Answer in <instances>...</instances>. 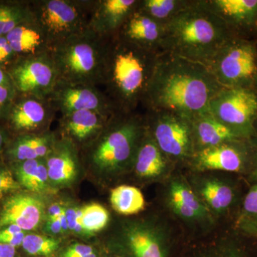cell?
Masks as SVG:
<instances>
[{
  "instance_id": "obj_29",
  "label": "cell",
  "mask_w": 257,
  "mask_h": 257,
  "mask_svg": "<svg viewBox=\"0 0 257 257\" xmlns=\"http://www.w3.org/2000/svg\"><path fill=\"white\" fill-rule=\"evenodd\" d=\"M190 2L187 0H140L136 8L155 21L165 25L185 9Z\"/></svg>"
},
{
  "instance_id": "obj_21",
  "label": "cell",
  "mask_w": 257,
  "mask_h": 257,
  "mask_svg": "<svg viewBox=\"0 0 257 257\" xmlns=\"http://www.w3.org/2000/svg\"><path fill=\"white\" fill-rule=\"evenodd\" d=\"M138 3L137 0L95 1L89 28L101 36H112L119 32Z\"/></svg>"
},
{
  "instance_id": "obj_12",
  "label": "cell",
  "mask_w": 257,
  "mask_h": 257,
  "mask_svg": "<svg viewBox=\"0 0 257 257\" xmlns=\"http://www.w3.org/2000/svg\"><path fill=\"white\" fill-rule=\"evenodd\" d=\"M189 162L199 172L220 171L248 176L253 167L252 145L250 140H231L195 152Z\"/></svg>"
},
{
  "instance_id": "obj_45",
  "label": "cell",
  "mask_w": 257,
  "mask_h": 257,
  "mask_svg": "<svg viewBox=\"0 0 257 257\" xmlns=\"http://www.w3.org/2000/svg\"><path fill=\"white\" fill-rule=\"evenodd\" d=\"M17 248L5 243H0V257H16Z\"/></svg>"
},
{
  "instance_id": "obj_5",
  "label": "cell",
  "mask_w": 257,
  "mask_h": 257,
  "mask_svg": "<svg viewBox=\"0 0 257 257\" xmlns=\"http://www.w3.org/2000/svg\"><path fill=\"white\" fill-rule=\"evenodd\" d=\"M108 38L89 28L51 47L59 80L95 87L102 84Z\"/></svg>"
},
{
  "instance_id": "obj_2",
  "label": "cell",
  "mask_w": 257,
  "mask_h": 257,
  "mask_svg": "<svg viewBox=\"0 0 257 257\" xmlns=\"http://www.w3.org/2000/svg\"><path fill=\"white\" fill-rule=\"evenodd\" d=\"M159 55L117 33L109 37L102 84L118 111L132 112L143 103Z\"/></svg>"
},
{
  "instance_id": "obj_38",
  "label": "cell",
  "mask_w": 257,
  "mask_h": 257,
  "mask_svg": "<svg viewBox=\"0 0 257 257\" xmlns=\"http://www.w3.org/2000/svg\"><path fill=\"white\" fill-rule=\"evenodd\" d=\"M17 57L6 37H0V67L6 70Z\"/></svg>"
},
{
  "instance_id": "obj_16",
  "label": "cell",
  "mask_w": 257,
  "mask_h": 257,
  "mask_svg": "<svg viewBox=\"0 0 257 257\" xmlns=\"http://www.w3.org/2000/svg\"><path fill=\"white\" fill-rule=\"evenodd\" d=\"M166 202L172 212L182 220L194 224L212 221L210 211L183 177L171 179L166 192Z\"/></svg>"
},
{
  "instance_id": "obj_48",
  "label": "cell",
  "mask_w": 257,
  "mask_h": 257,
  "mask_svg": "<svg viewBox=\"0 0 257 257\" xmlns=\"http://www.w3.org/2000/svg\"><path fill=\"white\" fill-rule=\"evenodd\" d=\"M61 226H62V234L63 233H67L69 231L68 222H67V218H66L65 214H62L60 216Z\"/></svg>"
},
{
  "instance_id": "obj_4",
  "label": "cell",
  "mask_w": 257,
  "mask_h": 257,
  "mask_svg": "<svg viewBox=\"0 0 257 257\" xmlns=\"http://www.w3.org/2000/svg\"><path fill=\"white\" fill-rule=\"evenodd\" d=\"M133 112L117 111L89 145L90 163L99 173L117 175L133 167L147 130L145 118Z\"/></svg>"
},
{
  "instance_id": "obj_51",
  "label": "cell",
  "mask_w": 257,
  "mask_h": 257,
  "mask_svg": "<svg viewBox=\"0 0 257 257\" xmlns=\"http://www.w3.org/2000/svg\"><path fill=\"white\" fill-rule=\"evenodd\" d=\"M255 27H256V28H257V20H256V25H255Z\"/></svg>"
},
{
  "instance_id": "obj_28",
  "label": "cell",
  "mask_w": 257,
  "mask_h": 257,
  "mask_svg": "<svg viewBox=\"0 0 257 257\" xmlns=\"http://www.w3.org/2000/svg\"><path fill=\"white\" fill-rule=\"evenodd\" d=\"M110 203L114 211L121 215H133L145 209V199L138 187L120 185L111 189Z\"/></svg>"
},
{
  "instance_id": "obj_40",
  "label": "cell",
  "mask_w": 257,
  "mask_h": 257,
  "mask_svg": "<svg viewBox=\"0 0 257 257\" xmlns=\"http://www.w3.org/2000/svg\"><path fill=\"white\" fill-rule=\"evenodd\" d=\"M77 207H68L64 209V214L68 222L69 231L78 235H86L82 226L79 224L77 214Z\"/></svg>"
},
{
  "instance_id": "obj_30",
  "label": "cell",
  "mask_w": 257,
  "mask_h": 257,
  "mask_svg": "<svg viewBox=\"0 0 257 257\" xmlns=\"http://www.w3.org/2000/svg\"><path fill=\"white\" fill-rule=\"evenodd\" d=\"M77 218L86 235L98 232L106 227L109 221V213L105 207L97 203H92L77 208Z\"/></svg>"
},
{
  "instance_id": "obj_25",
  "label": "cell",
  "mask_w": 257,
  "mask_h": 257,
  "mask_svg": "<svg viewBox=\"0 0 257 257\" xmlns=\"http://www.w3.org/2000/svg\"><path fill=\"white\" fill-rule=\"evenodd\" d=\"M190 121L195 152L241 139L208 111L193 116L190 118Z\"/></svg>"
},
{
  "instance_id": "obj_1",
  "label": "cell",
  "mask_w": 257,
  "mask_h": 257,
  "mask_svg": "<svg viewBox=\"0 0 257 257\" xmlns=\"http://www.w3.org/2000/svg\"><path fill=\"white\" fill-rule=\"evenodd\" d=\"M222 88L204 64L162 53L143 102L150 111H170L190 119L207 111Z\"/></svg>"
},
{
  "instance_id": "obj_49",
  "label": "cell",
  "mask_w": 257,
  "mask_h": 257,
  "mask_svg": "<svg viewBox=\"0 0 257 257\" xmlns=\"http://www.w3.org/2000/svg\"><path fill=\"white\" fill-rule=\"evenodd\" d=\"M104 257H126L124 256V255L121 254V253L118 252V251H115L113 252L109 253V254H106Z\"/></svg>"
},
{
  "instance_id": "obj_44",
  "label": "cell",
  "mask_w": 257,
  "mask_h": 257,
  "mask_svg": "<svg viewBox=\"0 0 257 257\" xmlns=\"http://www.w3.org/2000/svg\"><path fill=\"white\" fill-rule=\"evenodd\" d=\"M64 209L65 208L57 203L52 204L46 211L47 219H59L60 216L64 214Z\"/></svg>"
},
{
  "instance_id": "obj_22",
  "label": "cell",
  "mask_w": 257,
  "mask_h": 257,
  "mask_svg": "<svg viewBox=\"0 0 257 257\" xmlns=\"http://www.w3.org/2000/svg\"><path fill=\"white\" fill-rule=\"evenodd\" d=\"M56 140L55 135L50 132L18 135L10 139L3 155L10 163L45 159Z\"/></svg>"
},
{
  "instance_id": "obj_26",
  "label": "cell",
  "mask_w": 257,
  "mask_h": 257,
  "mask_svg": "<svg viewBox=\"0 0 257 257\" xmlns=\"http://www.w3.org/2000/svg\"><path fill=\"white\" fill-rule=\"evenodd\" d=\"M5 37L18 57L50 51L48 40L34 17L13 29Z\"/></svg>"
},
{
  "instance_id": "obj_46",
  "label": "cell",
  "mask_w": 257,
  "mask_h": 257,
  "mask_svg": "<svg viewBox=\"0 0 257 257\" xmlns=\"http://www.w3.org/2000/svg\"><path fill=\"white\" fill-rule=\"evenodd\" d=\"M10 140L8 132L7 131L6 128L0 124V152L4 151L5 147H6Z\"/></svg>"
},
{
  "instance_id": "obj_37",
  "label": "cell",
  "mask_w": 257,
  "mask_h": 257,
  "mask_svg": "<svg viewBox=\"0 0 257 257\" xmlns=\"http://www.w3.org/2000/svg\"><path fill=\"white\" fill-rule=\"evenodd\" d=\"M62 257H99L95 249L85 243H74L68 246L62 253Z\"/></svg>"
},
{
  "instance_id": "obj_3",
  "label": "cell",
  "mask_w": 257,
  "mask_h": 257,
  "mask_svg": "<svg viewBox=\"0 0 257 257\" xmlns=\"http://www.w3.org/2000/svg\"><path fill=\"white\" fill-rule=\"evenodd\" d=\"M234 35L208 8L204 0L191 1L185 9L165 25L162 53L206 65L226 40Z\"/></svg>"
},
{
  "instance_id": "obj_18",
  "label": "cell",
  "mask_w": 257,
  "mask_h": 257,
  "mask_svg": "<svg viewBox=\"0 0 257 257\" xmlns=\"http://www.w3.org/2000/svg\"><path fill=\"white\" fill-rule=\"evenodd\" d=\"M211 214L223 216L237 205L239 192L234 182L215 177H200L192 185Z\"/></svg>"
},
{
  "instance_id": "obj_10",
  "label": "cell",
  "mask_w": 257,
  "mask_h": 257,
  "mask_svg": "<svg viewBox=\"0 0 257 257\" xmlns=\"http://www.w3.org/2000/svg\"><path fill=\"white\" fill-rule=\"evenodd\" d=\"M5 71L18 94L44 99H48L59 81L50 51L18 57Z\"/></svg>"
},
{
  "instance_id": "obj_43",
  "label": "cell",
  "mask_w": 257,
  "mask_h": 257,
  "mask_svg": "<svg viewBox=\"0 0 257 257\" xmlns=\"http://www.w3.org/2000/svg\"><path fill=\"white\" fill-rule=\"evenodd\" d=\"M45 231L49 234V236H52L62 234L60 219H47V222L45 226Z\"/></svg>"
},
{
  "instance_id": "obj_20",
  "label": "cell",
  "mask_w": 257,
  "mask_h": 257,
  "mask_svg": "<svg viewBox=\"0 0 257 257\" xmlns=\"http://www.w3.org/2000/svg\"><path fill=\"white\" fill-rule=\"evenodd\" d=\"M118 35L138 46L161 55L165 35V25L134 10L117 32Z\"/></svg>"
},
{
  "instance_id": "obj_14",
  "label": "cell",
  "mask_w": 257,
  "mask_h": 257,
  "mask_svg": "<svg viewBox=\"0 0 257 257\" xmlns=\"http://www.w3.org/2000/svg\"><path fill=\"white\" fill-rule=\"evenodd\" d=\"M48 99L56 112H60L62 116L82 110L118 111L105 93L95 86L69 84L59 80Z\"/></svg>"
},
{
  "instance_id": "obj_35",
  "label": "cell",
  "mask_w": 257,
  "mask_h": 257,
  "mask_svg": "<svg viewBox=\"0 0 257 257\" xmlns=\"http://www.w3.org/2000/svg\"><path fill=\"white\" fill-rule=\"evenodd\" d=\"M27 233L16 225H8L0 229V243L18 248L22 246Z\"/></svg>"
},
{
  "instance_id": "obj_7",
  "label": "cell",
  "mask_w": 257,
  "mask_h": 257,
  "mask_svg": "<svg viewBox=\"0 0 257 257\" xmlns=\"http://www.w3.org/2000/svg\"><path fill=\"white\" fill-rule=\"evenodd\" d=\"M205 66L222 87L254 89L257 78L256 43L233 35Z\"/></svg>"
},
{
  "instance_id": "obj_31",
  "label": "cell",
  "mask_w": 257,
  "mask_h": 257,
  "mask_svg": "<svg viewBox=\"0 0 257 257\" xmlns=\"http://www.w3.org/2000/svg\"><path fill=\"white\" fill-rule=\"evenodd\" d=\"M60 239L49 235L27 233L22 247L28 255L33 256H50L60 247Z\"/></svg>"
},
{
  "instance_id": "obj_24",
  "label": "cell",
  "mask_w": 257,
  "mask_h": 257,
  "mask_svg": "<svg viewBox=\"0 0 257 257\" xmlns=\"http://www.w3.org/2000/svg\"><path fill=\"white\" fill-rule=\"evenodd\" d=\"M172 164L147 130L134 160L133 168L136 175L147 180L160 179L168 173Z\"/></svg>"
},
{
  "instance_id": "obj_17",
  "label": "cell",
  "mask_w": 257,
  "mask_h": 257,
  "mask_svg": "<svg viewBox=\"0 0 257 257\" xmlns=\"http://www.w3.org/2000/svg\"><path fill=\"white\" fill-rule=\"evenodd\" d=\"M117 111L82 110L62 116L60 124L65 134L64 138L68 139L76 146L77 144L91 145L104 131Z\"/></svg>"
},
{
  "instance_id": "obj_42",
  "label": "cell",
  "mask_w": 257,
  "mask_h": 257,
  "mask_svg": "<svg viewBox=\"0 0 257 257\" xmlns=\"http://www.w3.org/2000/svg\"><path fill=\"white\" fill-rule=\"evenodd\" d=\"M238 229L245 236L257 239V218L252 221H248L246 224L241 225L238 227Z\"/></svg>"
},
{
  "instance_id": "obj_15",
  "label": "cell",
  "mask_w": 257,
  "mask_h": 257,
  "mask_svg": "<svg viewBox=\"0 0 257 257\" xmlns=\"http://www.w3.org/2000/svg\"><path fill=\"white\" fill-rule=\"evenodd\" d=\"M46 215L45 204L37 194L18 191L6 196L0 207V229L16 225L26 232L38 228Z\"/></svg>"
},
{
  "instance_id": "obj_39",
  "label": "cell",
  "mask_w": 257,
  "mask_h": 257,
  "mask_svg": "<svg viewBox=\"0 0 257 257\" xmlns=\"http://www.w3.org/2000/svg\"><path fill=\"white\" fill-rule=\"evenodd\" d=\"M17 94L14 87L0 86V121L4 118Z\"/></svg>"
},
{
  "instance_id": "obj_36",
  "label": "cell",
  "mask_w": 257,
  "mask_h": 257,
  "mask_svg": "<svg viewBox=\"0 0 257 257\" xmlns=\"http://www.w3.org/2000/svg\"><path fill=\"white\" fill-rule=\"evenodd\" d=\"M20 1H0V37L4 36L5 29L13 18Z\"/></svg>"
},
{
  "instance_id": "obj_11",
  "label": "cell",
  "mask_w": 257,
  "mask_h": 257,
  "mask_svg": "<svg viewBox=\"0 0 257 257\" xmlns=\"http://www.w3.org/2000/svg\"><path fill=\"white\" fill-rule=\"evenodd\" d=\"M114 250L126 257H170V239L160 223L127 221L120 230Z\"/></svg>"
},
{
  "instance_id": "obj_41",
  "label": "cell",
  "mask_w": 257,
  "mask_h": 257,
  "mask_svg": "<svg viewBox=\"0 0 257 257\" xmlns=\"http://www.w3.org/2000/svg\"><path fill=\"white\" fill-rule=\"evenodd\" d=\"M251 145H252L253 152V162L252 170L251 173L248 176V181L251 182V184L257 182V124L256 126V131L253 138L250 140Z\"/></svg>"
},
{
  "instance_id": "obj_50",
  "label": "cell",
  "mask_w": 257,
  "mask_h": 257,
  "mask_svg": "<svg viewBox=\"0 0 257 257\" xmlns=\"http://www.w3.org/2000/svg\"><path fill=\"white\" fill-rule=\"evenodd\" d=\"M254 89H256V91L257 92V78H256V84H255V86H254Z\"/></svg>"
},
{
  "instance_id": "obj_47",
  "label": "cell",
  "mask_w": 257,
  "mask_h": 257,
  "mask_svg": "<svg viewBox=\"0 0 257 257\" xmlns=\"http://www.w3.org/2000/svg\"><path fill=\"white\" fill-rule=\"evenodd\" d=\"M0 86L14 87L9 75L7 73L6 71L1 68V67H0Z\"/></svg>"
},
{
  "instance_id": "obj_19",
  "label": "cell",
  "mask_w": 257,
  "mask_h": 257,
  "mask_svg": "<svg viewBox=\"0 0 257 257\" xmlns=\"http://www.w3.org/2000/svg\"><path fill=\"white\" fill-rule=\"evenodd\" d=\"M50 184L68 187L77 179L79 170L78 148L67 138L56 140L45 158Z\"/></svg>"
},
{
  "instance_id": "obj_34",
  "label": "cell",
  "mask_w": 257,
  "mask_h": 257,
  "mask_svg": "<svg viewBox=\"0 0 257 257\" xmlns=\"http://www.w3.org/2000/svg\"><path fill=\"white\" fill-rule=\"evenodd\" d=\"M21 189L10 167L0 164V197H6Z\"/></svg>"
},
{
  "instance_id": "obj_27",
  "label": "cell",
  "mask_w": 257,
  "mask_h": 257,
  "mask_svg": "<svg viewBox=\"0 0 257 257\" xmlns=\"http://www.w3.org/2000/svg\"><path fill=\"white\" fill-rule=\"evenodd\" d=\"M10 164L9 167L21 188L35 194L48 190L51 184L45 158Z\"/></svg>"
},
{
  "instance_id": "obj_33",
  "label": "cell",
  "mask_w": 257,
  "mask_h": 257,
  "mask_svg": "<svg viewBox=\"0 0 257 257\" xmlns=\"http://www.w3.org/2000/svg\"><path fill=\"white\" fill-rule=\"evenodd\" d=\"M256 218H257V182L251 184V187L248 189L246 194L242 198L237 219H236V227H239L241 225L252 221Z\"/></svg>"
},
{
  "instance_id": "obj_13",
  "label": "cell",
  "mask_w": 257,
  "mask_h": 257,
  "mask_svg": "<svg viewBox=\"0 0 257 257\" xmlns=\"http://www.w3.org/2000/svg\"><path fill=\"white\" fill-rule=\"evenodd\" d=\"M55 112L49 99L18 93L1 122L13 137L42 133Z\"/></svg>"
},
{
  "instance_id": "obj_23",
  "label": "cell",
  "mask_w": 257,
  "mask_h": 257,
  "mask_svg": "<svg viewBox=\"0 0 257 257\" xmlns=\"http://www.w3.org/2000/svg\"><path fill=\"white\" fill-rule=\"evenodd\" d=\"M204 3L234 32L256 25L257 0H204Z\"/></svg>"
},
{
  "instance_id": "obj_8",
  "label": "cell",
  "mask_w": 257,
  "mask_h": 257,
  "mask_svg": "<svg viewBox=\"0 0 257 257\" xmlns=\"http://www.w3.org/2000/svg\"><path fill=\"white\" fill-rule=\"evenodd\" d=\"M208 111L239 138L251 140L257 124V92L253 88H222Z\"/></svg>"
},
{
  "instance_id": "obj_6",
  "label": "cell",
  "mask_w": 257,
  "mask_h": 257,
  "mask_svg": "<svg viewBox=\"0 0 257 257\" xmlns=\"http://www.w3.org/2000/svg\"><path fill=\"white\" fill-rule=\"evenodd\" d=\"M95 1L37 0L30 2L35 21L51 47L89 28Z\"/></svg>"
},
{
  "instance_id": "obj_9",
  "label": "cell",
  "mask_w": 257,
  "mask_h": 257,
  "mask_svg": "<svg viewBox=\"0 0 257 257\" xmlns=\"http://www.w3.org/2000/svg\"><path fill=\"white\" fill-rule=\"evenodd\" d=\"M147 130L162 152L172 162L191 160L194 140L190 119L165 111H150Z\"/></svg>"
},
{
  "instance_id": "obj_32",
  "label": "cell",
  "mask_w": 257,
  "mask_h": 257,
  "mask_svg": "<svg viewBox=\"0 0 257 257\" xmlns=\"http://www.w3.org/2000/svg\"><path fill=\"white\" fill-rule=\"evenodd\" d=\"M198 257H257V248L239 239H231L209 248Z\"/></svg>"
}]
</instances>
